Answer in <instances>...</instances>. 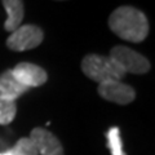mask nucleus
Returning <instances> with one entry per match:
<instances>
[{
    "label": "nucleus",
    "instance_id": "nucleus-12",
    "mask_svg": "<svg viewBox=\"0 0 155 155\" xmlns=\"http://www.w3.org/2000/svg\"><path fill=\"white\" fill-rule=\"evenodd\" d=\"M106 137H107V147L110 149L111 154L113 155H125L123 151L119 128H116V127L110 128L109 132L106 133Z\"/></svg>",
    "mask_w": 155,
    "mask_h": 155
},
{
    "label": "nucleus",
    "instance_id": "nucleus-11",
    "mask_svg": "<svg viewBox=\"0 0 155 155\" xmlns=\"http://www.w3.org/2000/svg\"><path fill=\"white\" fill-rule=\"evenodd\" d=\"M17 114L16 101H8L0 98V125H8L13 122Z\"/></svg>",
    "mask_w": 155,
    "mask_h": 155
},
{
    "label": "nucleus",
    "instance_id": "nucleus-6",
    "mask_svg": "<svg viewBox=\"0 0 155 155\" xmlns=\"http://www.w3.org/2000/svg\"><path fill=\"white\" fill-rule=\"evenodd\" d=\"M12 74L22 85L30 88L40 87L47 81L48 74L43 67L30 62H19L12 69Z\"/></svg>",
    "mask_w": 155,
    "mask_h": 155
},
{
    "label": "nucleus",
    "instance_id": "nucleus-5",
    "mask_svg": "<svg viewBox=\"0 0 155 155\" xmlns=\"http://www.w3.org/2000/svg\"><path fill=\"white\" fill-rule=\"evenodd\" d=\"M98 94L104 100L118 105H128L136 98V92L130 85L122 80H106L98 84Z\"/></svg>",
    "mask_w": 155,
    "mask_h": 155
},
{
    "label": "nucleus",
    "instance_id": "nucleus-3",
    "mask_svg": "<svg viewBox=\"0 0 155 155\" xmlns=\"http://www.w3.org/2000/svg\"><path fill=\"white\" fill-rule=\"evenodd\" d=\"M109 57L122 67L125 74L130 72V74L140 75L150 70V62L147 58L140 54L138 52L130 49L129 47L115 45L111 48Z\"/></svg>",
    "mask_w": 155,
    "mask_h": 155
},
{
    "label": "nucleus",
    "instance_id": "nucleus-2",
    "mask_svg": "<svg viewBox=\"0 0 155 155\" xmlns=\"http://www.w3.org/2000/svg\"><path fill=\"white\" fill-rule=\"evenodd\" d=\"M81 70L85 76L98 84L106 80H120L125 75L115 61L101 54H87L81 61Z\"/></svg>",
    "mask_w": 155,
    "mask_h": 155
},
{
    "label": "nucleus",
    "instance_id": "nucleus-8",
    "mask_svg": "<svg viewBox=\"0 0 155 155\" xmlns=\"http://www.w3.org/2000/svg\"><path fill=\"white\" fill-rule=\"evenodd\" d=\"M28 88L22 85L13 76L12 70H7L0 75V98L8 101H16L19 96H22Z\"/></svg>",
    "mask_w": 155,
    "mask_h": 155
},
{
    "label": "nucleus",
    "instance_id": "nucleus-7",
    "mask_svg": "<svg viewBox=\"0 0 155 155\" xmlns=\"http://www.w3.org/2000/svg\"><path fill=\"white\" fill-rule=\"evenodd\" d=\"M31 141L41 155H64V147L54 134L44 128H34L30 133Z\"/></svg>",
    "mask_w": 155,
    "mask_h": 155
},
{
    "label": "nucleus",
    "instance_id": "nucleus-4",
    "mask_svg": "<svg viewBox=\"0 0 155 155\" xmlns=\"http://www.w3.org/2000/svg\"><path fill=\"white\" fill-rule=\"evenodd\" d=\"M44 39V32L39 26L23 25L16 28L7 39V47L12 51L23 52L34 49L41 44Z\"/></svg>",
    "mask_w": 155,
    "mask_h": 155
},
{
    "label": "nucleus",
    "instance_id": "nucleus-9",
    "mask_svg": "<svg viewBox=\"0 0 155 155\" xmlns=\"http://www.w3.org/2000/svg\"><path fill=\"white\" fill-rule=\"evenodd\" d=\"M3 7L5 9L8 17L4 22L5 31L13 32L16 28L21 26L25 16V7H23V0H2Z\"/></svg>",
    "mask_w": 155,
    "mask_h": 155
},
{
    "label": "nucleus",
    "instance_id": "nucleus-10",
    "mask_svg": "<svg viewBox=\"0 0 155 155\" xmlns=\"http://www.w3.org/2000/svg\"><path fill=\"white\" fill-rule=\"evenodd\" d=\"M0 155H39V153L30 137H22L12 149L5 153H0Z\"/></svg>",
    "mask_w": 155,
    "mask_h": 155
},
{
    "label": "nucleus",
    "instance_id": "nucleus-1",
    "mask_svg": "<svg viewBox=\"0 0 155 155\" xmlns=\"http://www.w3.org/2000/svg\"><path fill=\"white\" fill-rule=\"evenodd\" d=\"M109 27L115 35L130 43H141L149 34V21L140 9L123 5L109 17Z\"/></svg>",
    "mask_w": 155,
    "mask_h": 155
}]
</instances>
